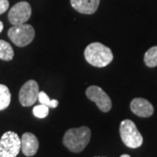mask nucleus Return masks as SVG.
Instances as JSON below:
<instances>
[{
	"label": "nucleus",
	"instance_id": "7ed1b4c3",
	"mask_svg": "<svg viewBox=\"0 0 157 157\" xmlns=\"http://www.w3.org/2000/svg\"><path fill=\"white\" fill-rule=\"evenodd\" d=\"M120 135L124 144L130 148H137L142 145L143 137L135 124L130 120H124L120 125Z\"/></svg>",
	"mask_w": 157,
	"mask_h": 157
},
{
	"label": "nucleus",
	"instance_id": "6ab92c4d",
	"mask_svg": "<svg viewBox=\"0 0 157 157\" xmlns=\"http://www.w3.org/2000/svg\"><path fill=\"white\" fill-rule=\"evenodd\" d=\"M120 157H130V155H121Z\"/></svg>",
	"mask_w": 157,
	"mask_h": 157
},
{
	"label": "nucleus",
	"instance_id": "ddd939ff",
	"mask_svg": "<svg viewBox=\"0 0 157 157\" xmlns=\"http://www.w3.org/2000/svg\"><path fill=\"white\" fill-rule=\"evenodd\" d=\"M11 93L9 88L3 84H0V111L5 110L11 103Z\"/></svg>",
	"mask_w": 157,
	"mask_h": 157
},
{
	"label": "nucleus",
	"instance_id": "4468645a",
	"mask_svg": "<svg viewBox=\"0 0 157 157\" xmlns=\"http://www.w3.org/2000/svg\"><path fill=\"white\" fill-rule=\"evenodd\" d=\"M144 62L148 67H155L157 66V46H153L147 51L144 55Z\"/></svg>",
	"mask_w": 157,
	"mask_h": 157
},
{
	"label": "nucleus",
	"instance_id": "1a4fd4ad",
	"mask_svg": "<svg viewBox=\"0 0 157 157\" xmlns=\"http://www.w3.org/2000/svg\"><path fill=\"white\" fill-rule=\"evenodd\" d=\"M131 111L135 115L142 118L150 117L154 113V107L148 101L143 98H135L130 104Z\"/></svg>",
	"mask_w": 157,
	"mask_h": 157
},
{
	"label": "nucleus",
	"instance_id": "2eb2a0df",
	"mask_svg": "<svg viewBox=\"0 0 157 157\" xmlns=\"http://www.w3.org/2000/svg\"><path fill=\"white\" fill-rule=\"evenodd\" d=\"M38 100L40 102V104L45 105L48 107H52V108H55L59 105V101L57 100H51L49 96L47 95L45 92H39Z\"/></svg>",
	"mask_w": 157,
	"mask_h": 157
},
{
	"label": "nucleus",
	"instance_id": "f8f14e48",
	"mask_svg": "<svg viewBox=\"0 0 157 157\" xmlns=\"http://www.w3.org/2000/svg\"><path fill=\"white\" fill-rule=\"evenodd\" d=\"M14 57L13 48L8 42L0 39V59L10 61Z\"/></svg>",
	"mask_w": 157,
	"mask_h": 157
},
{
	"label": "nucleus",
	"instance_id": "20e7f679",
	"mask_svg": "<svg viewBox=\"0 0 157 157\" xmlns=\"http://www.w3.org/2000/svg\"><path fill=\"white\" fill-rule=\"evenodd\" d=\"M8 37L17 46L24 47L33 42L35 37V31L31 25H17L9 29Z\"/></svg>",
	"mask_w": 157,
	"mask_h": 157
},
{
	"label": "nucleus",
	"instance_id": "9d476101",
	"mask_svg": "<svg viewBox=\"0 0 157 157\" xmlns=\"http://www.w3.org/2000/svg\"><path fill=\"white\" fill-rule=\"evenodd\" d=\"M38 138L32 133H25L21 137V150L25 156H33L39 150Z\"/></svg>",
	"mask_w": 157,
	"mask_h": 157
},
{
	"label": "nucleus",
	"instance_id": "6e6552de",
	"mask_svg": "<svg viewBox=\"0 0 157 157\" xmlns=\"http://www.w3.org/2000/svg\"><path fill=\"white\" fill-rule=\"evenodd\" d=\"M39 87L37 81L28 80L23 85L19 91V102L23 107L33 106L39 99Z\"/></svg>",
	"mask_w": 157,
	"mask_h": 157
},
{
	"label": "nucleus",
	"instance_id": "dca6fc26",
	"mask_svg": "<svg viewBox=\"0 0 157 157\" xmlns=\"http://www.w3.org/2000/svg\"><path fill=\"white\" fill-rule=\"evenodd\" d=\"M33 113L35 117L39 118V119H43V118H45L48 115V113H49V107H47V106H45V105L40 104V105L35 106L33 107Z\"/></svg>",
	"mask_w": 157,
	"mask_h": 157
},
{
	"label": "nucleus",
	"instance_id": "f03ea898",
	"mask_svg": "<svg viewBox=\"0 0 157 157\" xmlns=\"http://www.w3.org/2000/svg\"><path fill=\"white\" fill-rule=\"evenodd\" d=\"M84 56L86 60L95 67H105L113 59L111 49L100 42H94L87 45Z\"/></svg>",
	"mask_w": 157,
	"mask_h": 157
},
{
	"label": "nucleus",
	"instance_id": "f257e3e1",
	"mask_svg": "<svg viewBox=\"0 0 157 157\" xmlns=\"http://www.w3.org/2000/svg\"><path fill=\"white\" fill-rule=\"evenodd\" d=\"M91 139V130L83 126L78 128H70L63 137V144L68 150L73 153H80L87 146Z\"/></svg>",
	"mask_w": 157,
	"mask_h": 157
},
{
	"label": "nucleus",
	"instance_id": "423d86ee",
	"mask_svg": "<svg viewBox=\"0 0 157 157\" xmlns=\"http://www.w3.org/2000/svg\"><path fill=\"white\" fill-rule=\"evenodd\" d=\"M86 95L90 101L95 102L99 109L104 113L109 112L112 108V101L107 93L100 86H90L86 91Z\"/></svg>",
	"mask_w": 157,
	"mask_h": 157
},
{
	"label": "nucleus",
	"instance_id": "f3484780",
	"mask_svg": "<svg viewBox=\"0 0 157 157\" xmlns=\"http://www.w3.org/2000/svg\"><path fill=\"white\" fill-rule=\"evenodd\" d=\"M9 8V1L8 0H0V14L6 12Z\"/></svg>",
	"mask_w": 157,
	"mask_h": 157
},
{
	"label": "nucleus",
	"instance_id": "0eeeda50",
	"mask_svg": "<svg viewBox=\"0 0 157 157\" xmlns=\"http://www.w3.org/2000/svg\"><path fill=\"white\" fill-rule=\"evenodd\" d=\"M32 16V7L28 2H18L11 8L8 19L13 25L25 24Z\"/></svg>",
	"mask_w": 157,
	"mask_h": 157
},
{
	"label": "nucleus",
	"instance_id": "9b49d317",
	"mask_svg": "<svg viewBox=\"0 0 157 157\" xmlns=\"http://www.w3.org/2000/svg\"><path fill=\"white\" fill-rule=\"evenodd\" d=\"M74 10L82 14H94L100 6V0H70Z\"/></svg>",
	"mask_w": 157,
	"mask_h": 157
},
{
	"label": "nucleus",
	"instance_id": "a211bd4d",
	"mask_svg": "<svg viewBox=\"0 0 157 157\" xmlns=\"http://www.w3.org/2000/svg\"><path fill=\"white\" fill-rule=\"evenodd\" d=\"M3 29H4V25H3V23L0 21V33H2Z\"/></svg>",
	"mask_w": 157,
	"mask_h": 157
},
{
	"label": "nucleus",
	"instance_id": "39448f33",
	"mask_svg": "<svg viewBox=\"0 0 157 157\" xmlns=\"http://www.w3.org/2000/svg\"><path fill=\"white\" fill-rule=\"evenodd\" d=\"M21 150V139L15 132L8 131L0 139V157H16Z\"/></svg>",
	"mask_w": 157,
	"mask_h": 157
}]
</instances>
